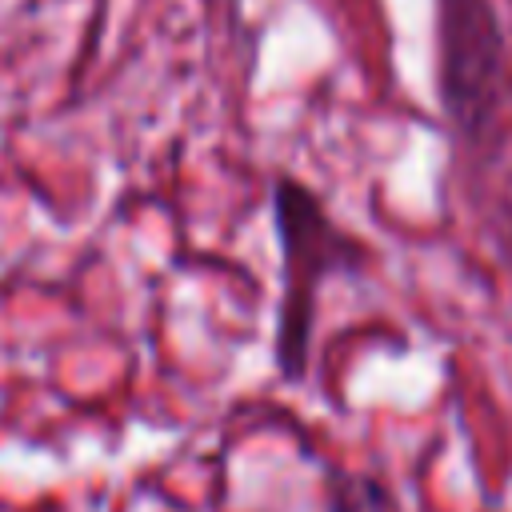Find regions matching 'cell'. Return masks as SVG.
<instances>
[{"label":"cell","mask_w":512,"mask_h":512,"mask_svg":"<svg viewBox=\"0 0 512 512\" xmlns=\"http://www.w3.org/2000/svg\"><path fill=\"white\" fill-rule=\"evenodd\" d=\"M272 228L280 240V268H284L272 356L284 380H300L312 352V324L324 280L332 272L356 268L368 256V248L356 236H348L328 216L324 200L296 176H276L272 184Z\"/></svg>","instance_id":"6da1fadb"},{"label":"cell","mask_w":512,"mask_h":512,"mask_svg":"<svg viewBox=\"0 0 512 512\" xmlns=\"http://www.w3.org/2000/svg\"><path fill=\"white\" fill-rule=\"evenodd\" d=\"M436 92L452 136L488 144L512 96V60L492 0H436Z\"/></svg>","instance_id":"7a4b0ae2"},{"label":"cell","mask_w":512,"mask_h":512,"mask_svg":"<svg viewBox=\"0 0 512 512\" xmlns=\"http://www.w3.org/2000/svg\"><path fill=\"white\" fill-rule=\"evenodd\" d=\"M324 512H400V504H396V492L384 476L328 468Z\"/></svg>","instance_id":"3957f363"}]
</instances>
